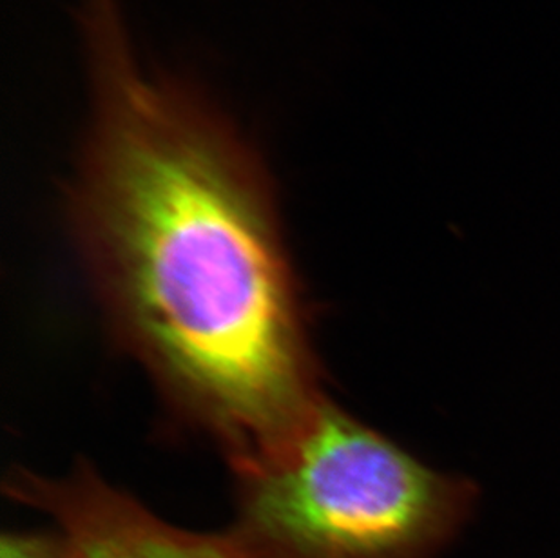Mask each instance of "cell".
I'll return each instance as SVG.
<instances>
[{
    "label": "cell",
    "instance_id": "obj_1",
    "mask_svg": "<svg viewBox=\"0 0 560 558\" xmlns=\"http://www.w3.org/2000/svg\"><path fill=\"white\" fill-rule=\"evenodd\" d=\"M88 115L69 214L118 339L233 468L325 403L275 187L233 118L145 63L122 0H77Z\"/></svg>",
    "mask_w": 560,
    "mask_h": 558
},
{
    "label": "cell",
    "instance_id": "obj_3",
    "mask_svg": "<svg viewBox=\"0 0 560 558\" xmlns=\"http://www.w3.org/2000/svg\"><path fill=\"white\" fill-rule=\"evenodd\" d=\"M10 496L51 519L55 558H261L234 527L190 532L82 464L62 479L16 472Z\"/></svg>",
    "mask_w": 560,
    "mask_h": 558
},
{
    "label": "cell",
    "instance_id": "obj_2",
    "mask_svg": "<svg viewBox=\"0 0 560 558\" xmlns=\"http://www.w3.org/2000/svg\"><path fill=\"white\" fill-rule=\"evenodd\" d=\"M233 469V527L261 558H439L479 499L330 400L281 452Z\"/></svg>",
    "mask_w": 560,
    "mask_h": 558
}]
</instances>
